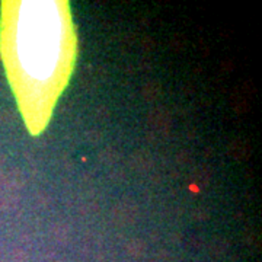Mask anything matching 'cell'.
<instances>
[{
  "label": "cell",
  "mask_w": 262,
  "mask_h": 262,
  "mask_svg": "<svg viewBox=\"0 0 262 262\" xmlns=\"http://www.w3.org/2000/svg\"><path fill=\"white\" fill-rule=\"evenodd\" d=\"M8 63L25 121L40 134L67 85L76 35L67 2L11 3Z\"/></svg>",
  "instance_id": "obj_1"
}]
</instances>
